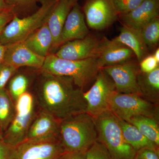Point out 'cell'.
Wrapping results in <instances>:
<instances>
[{
  "instance_id": "277c9868",
  "label": "cell",
  "mask_w": 159,
  "mask_h": 159,
  "mask_svg": "<svg viewBox=\"0 0 159 159\" xmlns=\"http://www.w3.org/2000/svg\"><path fill=\"white\" fill-rule=\"evenodd\" d=\"M98 141L108 150L111 159H134L136 151L125 141L117 117L109 110L93 118Z\"/></svg>"
},
{
  "instance_id": "4fadbf2b",
  "label": "cell",
  "mask_w": 159,
  "mask_h": 159,
  "mask_svg": "<svg viewBox=\"0 0 159 159\" xmlns=\"http://www.w3.org/2000/svg\"><path fill=\"white\" fill-rule=\"evenodd\" d=\"M60 122L51 114L40 110L29 127L25 141H59Z\"/></svg>"
},
{
  "instance_id": "83f0119b",
  "label": "cell",
  "mask_w": 159,
  "mask_h": 159,
  "mask_svg": "<svg viewBox=\"0 0 159 159\" xmlns=\"http://www.w3.org/2000/svg\"><path fill=\"white\" fill-rule=\"evenodd\" d=\"M145 0H110L117 15L128 13L138 7Z\"/></svg>"
},
{
  "instance_id": "d4e9b609",
  "label": "cell",
  "mask_w": 159,
  "mask_h": 159,
  "mask_svg": "<svg viewBox=\"0 0 159 159\" xmlns=\"http://www.w3.org/2000/svg\"><path fill=\"white\" fill-rule=\"evenodd\" d=\"M30 83L29 77L24 73H16L11 77L7 90L15 103L22 95L29 92Z\"/></svg>"
},
{
  "instance_id": "ac0fdd59",
  "label": "cell",
  "mask_w": 159,
  "mask_h": 159,
  "mask_svg": "<svg viewBox=\"0 0 159 159\" xmlns=\"http://www.w3.org/2000/svg\"><path fill=\"white\" fill-rule=\"evenodd\" d=\"M75 4L71 0H57L48 16L46 23L53 38L52 51L59 48L60 39L64 25L69 12Z\"/></svg>"
},
{
  "instance_id": "5b68a950",
  "label": "cell",
  "mask_w": 159,
  "mask_h": 159,
  "mask_svg": "<svg viewBox=\"0 0 159 159\" xmlns=\"http://www.w3.org/2000/svg\"><path fill=\"white\" fill-rule=\"evenodd\" d=\"M57 0H39L41 6L32 14L22 18L15 15L0 34L4 45L22 42L43 25Z\"/></svg>"
},
{
  "instance_id": "d6986e66",
  "label": "cell",
  "mask_w": 159,
  "mask_h": 159,
  "mask_svg": "<svg viewBox=\"0 0 159 159\" xmlns=\"http://www.w3.org/2000/svg\"><path fill=\"white\" fill-rule=\"evenodd\" d=\"M22 42L31 51L41 57H46L52 53L53 38L46 22Z\"/></svg>"
},
{
  "instance_id": "e0dca14e",
  "label": "cell",
  "mask_w": 159,
  "mask_h": 159,
  "mask_svg": "<svg viewBox=\"0 0 159 159\" xmlns=\"http://www.w3.org/2000/svg\"><path fill=\"white\" fill-rule=\"evenodd\" d=\"M159 0H145L136 9L119 16L122 25L140 30L146 24L159 16Z\"/></svg>"
},
{
  "instance_id": "836d02e7",
  "label": "cell",
  "mask_w": 159,
  "mask_h": 159,
  "mask_svg": "<svg viewBox=\"0 0 159 159\" xmlns=\"http://www.w3.org/2000/svg\"><path fill=\"white\" fill-rule=\"evenodd\" d=\"M16 15L11 9L0 12V34Z\"/></svg>"
},
{
  "instance_id": "e575fe53",
  "label": "cell",
  "mask_w": 159,
  "mask_h": 159,
  "mask_svg": "<svg viewBox=\"0 0 159 159\" xmlns=\"http://www.w3.org/2000/svg\"><path fill=\"white\" fill-rule=\"evenodd\" d=\"M59 159H86V152H65Z\"/></svg>"
},
{
  "instance_id": "ab89813d",
  "label": "cell",
  "mask_w": 159,
  "mask_h": 159,
  "mask_svg": "<svg viewBox=\"0 0 159 159\" xmlns=\"http://www.w3.org/2000/svg\"><path fill=\"white\" fill-rule=\"evenodd\" d=\"M72 2H73L74 3V4H76V3H77V1L78 0H71Z\"/></svg>"
},
{
  "instance_id": "d6a6232c",
  "label": "cell",
  "mask_w": 159,
  "mask_h": 159,
  "mask_svg": "<svg viewBox=\"0 0 159 159\" xmlns=\"http://www.w3.org/2000/svg\"><path fill=\"white\" fill-rule=\"evenodd\" d=\"M15 147L6 143L4 140L0 141V159H12Z\"/></svg>"
},
{
  "instance_id": "30bf717a",
  "label": "cell",
  "mask_w": 159,
  "mask_h": 159,
  "mask_svg": "<svg viewBox=\"0 0 159 159\" xmlns=\"http://www.w3.org/2000/svg\"><path fill=\"white\" fill-rule=\"evenodd\" d=\"M102 43V38L99 39L89 34L82 39L74 40L63 44L54 54L60 58L70 60L98 58Z\"/></svg>"
},
{
  "instance_id": "4316f807",
  "label": "cell",
  "mask_w": 159,
  "mask_h": 159,
  "mask_svg": "<svg viewBox=\"0 0 159 159\" xmlns=\"http://www.w3.org/2000/svg\"><path fill=\"white\" fill-rule=\"evenodd\" d=\"M39 0H5L16 15L25 14L33 11Z\"/></svg>"
},
{
  "instance_id": "2e32d148",
  "label": "cell",
  "mask_w": 159,
  "mask_h": 159,
  "mask_svg": "<svg viewBox=\"0 0 159 159\" xmlns=\"http://www.w3.org/2000/svg\"><path fill=\"white\" fill-rule=\"evenodd\" d=\"M85 20L83 12L78 3H76L69 12L64 25L59 48L68 42L82 39L89 34Z\"/></svg>"
},
{
  "instance_id": "44dd1931",
  "label": "cell",
  "mask_w": 159,
  "mask_h": 159,
  "mask_svg": "<svg viewBox=\"0 0 159 159\" xmlns=\"http://www.w3.org/2000/svg\"><path fill=\"white\" fill-rule=\"evenodd\" d=\"M138 83L142 97L148 102L158 106L159 68L148 73L140 71L138 76Z\"/></svg>"
},
{
  "instance_id": "8d00e7d4",
  "label": "cell",
  "mask_w": 159,
  "mask_h": 159,
  "mask_svg": "<svg viewBox=\"0 0 159 159\" xmlns=\"http://www.w3.org/2000/svg\"><path fill=\"white\" fill-rule=\"evenodd\" d=\"M10 9L6 4L5 0H0V12Z\"/></svg>"
},
{
  "instance_id": "8fae6325",
  "label": "cell",
  "mask_w": 159,
  "mask_h": 159,
  "mask_svg": "<svg viewBox=\"0 0 159 159\" xmlns=\"http://www.w3.org/2000/svg\"><path fill=\"white\" fill-rule=\"evenodd\" d=\"M64 152L59 140L25 141L15 147L12 159H59Z\"/></svg>"
},
{
  "instance_id": "ffe728a7",
  "label": "cell",
  "mask_w": 159,
  "mask_h": 159,
  "mask_svg": "<svg viewBox=\"0 0 159 159\" xmlns=\"http://www.w3.org/2000/svg\"><path fill=\"white\" fill-rule=\"evenodd\" d=\"M113 40L122 43L131 50L139 62L147 56V47L140 30L122 25L119 35Z\"/></svg>"
},
{
  "instance_id": "ba28073f",
  "label": "cell",
  "mask_w": 159,
  "mask_h": 159,
  "mask_svg": "<svg viewBox=\"0 0 159 159\" xmlns=\"http://www.w3.org/2000/svg\"><path fill=\"white\" fill-rule=\"evenodd\" d=\"M116 91L112 80L100 69L93 85L88 90L84 92L87 104L86 113L95 118L109 110V100Z\"/></svg>"
},
{
  "instance_id": "f546056e",
  "label": "cell",
  "mask_w": 159,
  "mask_h": 159,
  "mask_svg": "<svg viewBox=\"0 0 159 159\" xmlns=\"http://www.w3.org/2000/svg\"><path fill=\"white\" fill-rule=\"evenodd\" d=\"M17 70L18 69L4 61L0 63V89L5 88L7 83Z\"/></svg>"
},
{
  "instance_id": "cb8c5ba5",
  "label": "cell",
  "mask_w": 159,
  "mask_h": 159,
  "mask_svg": "<svg viewBox=\"0 0 159 159\" xmlns=\"http://www.w3.org/2000/svg\"><path fill=\"white\" fill-rule=\"evenodd\" d=\"M16 113L15 103L7 89H0V129L4 133L13 120Z\"/></svg>"
},
{
  "instance_id": "4dcf8cb0",
  "label": "cell",
  "mask_w": 159,
  "mask_h": 159,
  "mask_svg": "<svg viewBox=\"0 0 159 159\" xmlns=\"http://www.w3.org/2000/svg\"><path fill=\"white\" fill-rule=\"evenodd\" d=\"M158 67H159V63L153 55L146 56L139 62V69L142 73H150Z\"/></svg>"
},
{
  "instance_id": "7c38bea8",
  "label": "cell",
  "mask_w": 159,
  "mask_h": 159,
  "mask_svg": "<svg viewBox=\"0 0 159 159\" xmlns=\"http://www.w3.org/2000/svg\"><path fill=\"white\" fill-rule=\"evenodd\" d=\"M83 12L88 25L96 30L108 28L118 18L110 0H86Z\"/></svg>"
},
{
  "instance_id": "7402d4cb",
  "label": "cell",
  "mask_w": 159,
  "mask_h": 159,
  "mask_svg": "<svg viewBox=\"0 0 159 159\" xmlns=\"http://www.w3.org/2000/svg\"><path fill=\"white\" fill-rule=\"evenodd\" d=\"M122 135L127 143L136 151L147 148L159 152V147L147 139L134 125L118 118Z\"/></svg>"
},
{
  "instance_id": "8992f818",
  "label": "cell",
  "mask_w": 159,
  "mask_h": 159,
  "mask_svg": "<svg viewBox=\"0 0 159 159\" xmlns=\"http://www.w3.org/2000/svg\"><path fill=\"white\" fill-rule=\"evenodd\" d=\"M16 113L9 127L3 133V140L13 147L25 141L28 131L36 116L38 105L34 95L28 92L15 103Z\"/></svg>"
},
{
  "instance_id": "f1b7e54d",
  "label": "cell",
  "mask_w": 159,
  "mask_h": 159,
  "mask_svg": "<svg viewBox=\"0 0 159 159\" xmlns=\"http://www.w3.org/2000/svg\"><path fill=\"white\" fill-rule=\"evenodd\" d=\"M86 159H111L105 145L97 140L86 152Z\"/></svg>"
},
{
  "instance_id": "7a4b0ae2",
  "label": "cell",
  "mask_w": 159,
  "mask_h": 159,
  "mask_svg": "<svg viewBox=\"0 0 159 159\" xmlns=\"http://www.w3.org/2000/svg\"><path fill=\"white\" fill-rule=\"evenodd\" d=\"M97 140L95 121L87 113L77 114L61 121L59 141L65 152H86Z\"/></svg>"
},
{
  "instance_id": "f35d334b",
  "label": "cell",
  "mask_w": 159,
  "mask_h": 159,
  "mask_svg": "<svg viewBox=\"0 0 159 159\" xmlns=\"http://www.w3.org/2000/svg\"><path fill=\"white\" fill-rule=\"evenodd\" d=\"M3 139V133L0 129V141L2 140Z\"/></svg>"
},
{
  "instance_id": "9c48e42d",
  "label": "cell",
  "mask_w": 159,
  "mask_h": 159,
  "mask_svg": "<svg viewBox=\"0 0 159 159\" xmlns=\"http://www.w3.org/2000/svg\"><path fill=\"white\" fill-rule=\"evenodd\" d=\"M115 85L116 90L124 94H142L138 83L139 67L131 60L126 62L102 68Z\"/></svg>"
},
{
  "instance_id": "484cf974",
  "label": "cell",
  "mask_w": 159,
  "mask_h": 159,
  "mask_svg": "<svg viewBox=\"0 0 159 159\" xmlns=\"http://www.w3.org/2000/svg\"><path fill=\"white\" fill-rule=\"evenodd\" d=\"M141 35L147 47H154L159 40V16L153 19L140 29Z\"/></svg>"
},
{
  "instance_id": "5bb4252c",
  "label": "cell",
  "mask_w": 159,
  "mask_h": 159,
  "mask_svg": "<svg viewBox=\"0 0 159 159\" xmlns=\"http://www.w3.org/2000/svg\"><path fill=\"white\" fill-rule=\"evenodd\" d=\"M6 46L4 62L18 69L21 67H29L39 70L42 68L45 57L34 53L23 42Z\"/></svg>"
},
{
  "instance_id": "603a6c76",
  "label": "cell",
  "mask_w": 159,
  "mask_h": 159,
  "mask_svg": "<svg viewBox=\"0 0 159 159\" xmlns=\"http://www.w3.org/2000/svg\"><path fill=\"white\" fill-rule=\"evenodd\" d=\"M135 126L140 132L157 146H159L158 121L146 116H136L125 120Z\"/></svg>"
},
{
  "instance_id": "d590c367",
  "label": "cell",
  "mask_w": 159,
  "mask_h": 159,
  "mask_svg": "<svg viewBox=\"0 0 159 159\" xmlns=\"http://www.w3.org/2000/svg\"><path fill=\"white\" fill-rule=\"evenodd\" d=\"M6 49V46L0 43V63L2 62L4 60Z\"/></svg>"
},
{
  "instance_id": "52a82bcc",
  "label": "cell",
  "mask_w": 159,
  "mask_h": 159,
  "mask_svg": "<svg viewBox=\"0 0 159 159\" xmlns=\"http://www.w3.org/2000/svg\"><path fill=\"white\" fill-rule=\"evenodd\" d=\"M109 108L116 116L124 120L140 116L159 120L158 106L138 94L121 93L115 91L109 100Z\"/></svg>"
},
{
  "instance_id": "9a60e30c",
  "label": "cell",
  "mask_w": 159,
  "mask_h": 159,
  "mask_svg": "<svg viewBox=\"0 0 159 159\" xmlns=\"http://www.w3.org/2000/svg\"><path fill=\"white\" fill-rule=\"evenodd\" d=\"M134 56L133 52L127 46L104 37L102 38V48L98 57V65L102 69L129 61Z\"/></svg>"
},
{
  "instance_id": "6da1fadb",
  "label": "cell",
  "mask_w": 159,
  "mask_h": 159,
  "mask_svg": "<svg viewBox=\"0 0 159 159\" xmlns=\"http://www.w3.org/2000/svg\"><path fill=\"white\" fill-rule=\"evenodd\" d=\"M84 91L71 77L57 76L40 70L34 96L39 110L59 120L86 112Z\"/></svg>"
},
{
  "instance_id": "74e56055",
  "label": "cell",
  "mask_w": 159,
  "mask_h": 159,
  "mask_svg": "<svg viewBox=\"0 0 159 159\" xmlns=\"http://www.w3.org/2000/svg\"><path fill=\"white\" fill-rule=\"evenodd\" d=\"M153 56L157 61L159 63V49H157L156 51H155L154 53L153 54Z\"/></svg>"
},
{
  "instance_id": "3957f363",
  "label": "cell",
  "mask_w": 159,
  "mask_h": 159,
  "mask_svg": "<svg viewBox=\"0 0 159 159\" xmlns=\"http://www.w3.org/2000/svg\"><path fill=\"white\" fill-rule=\"evenodd\" d=\"M100 69L96 57L70 60L51 53L45 57L40 70L57 76L71 77L75 85L84 91L95 81Z\"/></svg>"
},
{
  "instance_id": "1f68e13d",
  "label": "cell",
  "mask_w": 159,
  "mask_h": 159,
  "mask_svg": "<svg viewBox=\"0 0 159 159\" xmlns=\"http://www.w3.org/2000/svg\"><path fill=\"white\" fill-rule=\"evenodd\" d=\"M134 159H159V152L144 148L137 151Z\"/></svg>"
}]
</instances>
